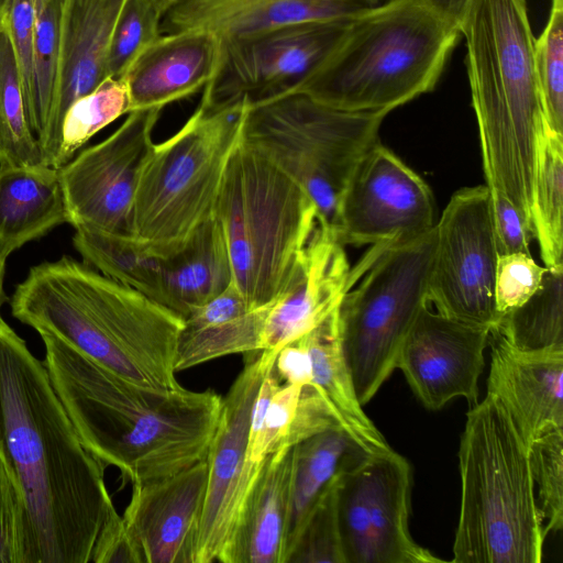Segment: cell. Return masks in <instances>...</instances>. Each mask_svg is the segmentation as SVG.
Returning a JSON list of instances; mask_svg holds the SVG:
<instances>
[{
    "label": "cell",
    "instance_id": "6da1fadb",
    "mask_svg": "<svg viewBox=\"0 0 563 563\" xmlns=\"http://www.w3.org/2000/svg\"><path fill=\"white\" fill-rule=\"evenodd\" d=\"M0 454L23 505V563H89L115 510L43 362L0 316Z\"/></svg>",
    "mask_w": 563,
    "mask_h": 563
},
{
    "label": "cell",
    "instance_id": "7a4b0ae2",
    "mask_svg": "<svg viewBox=\"0 0 563 563\" xmlns=\"http://www.w3.org/2000/svg\"><path fill=\"white\" fill-rule=\"evenodd\" d=\"M40 335L49 380L82 443L123 482L161 479L207 457L222 406L216 391L144 387Z\"/></svg>",
    "mask_w": 563,
    "mask_h": 563
},
{
    "label": "cell",
    "instance_id": "3957f363",
    "mask_svg": "<svg viewBox=\"0 0 563 563\" xmlns=\"http://www.w3.org/2000/svg\"><path fill=\"white\" fill-rule=\"evenodd\" d=\"M12 316L144 387L177 389L184 319L70 256L33 266L10 298Z\"/></svg>",
    "mask_w": 563,
    "mask_h": 563
},
{
    "label": "cell",
    "instance_id": "277c9868",
    "mask_svg": "<svg viewBox=\"0 0 563 563\" xmlns=\"http://www.w3.org/2000/svg\"><path fill=\"white\" fill-rule=\"evenodd\" d=\"M486 186L532 230L539 141L545 129L526 0H471L460 27ZM533 232V230H532Z\"/></svg>",
    "mask_w": 563,
    "mask_h": 563
},
{
    "label": "cell",
    "instance_id": "5b68a950",
    "mask_svg": "<svg viewBox=\"0 0 563 563\" xmlns=\"http://www.w3.org/2000/svg\"><path fill=\"white\" fill-rule=\"evenodd\" d=\"M460 36L420 0H385L347 23L297 92L345 111L389 113L434 89Z\"/></svg>",
    "mask_w": 563,
    "mask_h": 563
},
{
    "label": "cell",
    "instance_id": "8992f818",
    "mask_svg": "<svg viewBox=\"0 0 563 563\" xmlns=\"http://www.w3.org/2000/svg\"><path fill=\"white\" fill-rule=\"evenodd\" d=\"M455 563H540L547 538L529 446L492 395L473 405L459 449Z\"/></svg>",
    "mask_w": 563,
    "mask_h": 563
},
{
    "label": "cell",
    "instance_id": "52a82bcc",
    "mask_svg": "<svg viewBox=\"0 0 563 563\" xmlns=\"http://www.w3.org/2000/svg\"><path fill=\"white\" fill-rule=\"evenodd\" d=\"M213 216L224 232L233 283L249 307L275 302L318 224L310 196L241 135L228 159Z\"/></svg>",
    "mask_w": 563,
    "mask_h": 563
},
{
    "label": "cell",
    "instance_id": "ba28073f",
    "mask_svg": "<svg viewBox=\"0 0 563 563\" xmlns=\"http://www.w3.org/2000/svg\"><path fill=\"white\" fill-rule=\"evenodd\" d=\"M245 103H199L184 125L153 144L139 173L133 238L150 253L177 252L213 216L228 159L241 140Z\"/></svg>",
    "mask_w": 563,
    "mask_h": 563
},
{
    "label": "cell",
    "instance_id": "9c48e42d",
    "mask_svg": "<svg viewBox=\"0 0 563 563\" xmlns=\"http://www.w3.org/2000/svg\"><path fill=\"white\" fill-rule=\"evenodd\" d=\"M387 114L336 109L296 91L246 107L241 135L307 191L318 225L336 239L344 190L360 161L379 142Z\"/></svg>",
    "mask_w": 563,
    "mask_h": 563
},
{
    "label": "cell",
    "instance_id": "30bf717a",
    "mask_svg": "<svg viewBox=\"0 0 563 563\" xmlns=\"http://www.w3.org/2000/svg\"><path fill=\"white\" fill-rule=\"evenodd\" d=\"M435 229L386 249H371L351 268L339 308L343 355L362 406L396 369L401 343L428 301Z\"/></svg>",
    "mask_w": 563,
    "mask_h": 563
},
{
    "label": "cell",
    "instance_id": "8fae6325",
    "mask_svg": "<svg viewBox=\"0 0 563 563\" xmlns=\"http://www.w3.org/2000/svg\"><path fill=\"white\" fill-rule=\"evenodd\" d=\"M412 467L394 449L346 460L338 489L345 563H437L409 531Z\"/></svg>",
    "mask_w": 563,
    "mask_h": 563
},
{
    "label": "cell",
    "instance_id": "7c38bea8",
    "mask_svg": "<svg viewBox=\"0 0 563 563\" xmlns=\"http://www.w3.org/2000/svg\"><path fill=\"white\" fill-rule=\"evenodd\" d=\"M349 21H316L220 38L216 73L200 102L247 107L297 91L341 38Z\"/></svg>",
    "mask_w": 563,
    "mask_h": 563
},
{
    "label": "cell",
    "instance_id": "4fadbf2b",
    "mask_svg": "<svg viewBox=\"0 0 563 563\" xmlns=\"http://www.w3.org/2000/svg\"><path fill=\"white\" fill-rule=\"evenodd\" d=\"M434 229L429 303L449 318L496 329L500 320L495 301L498 254L488 187L454 192Z\"/></svg>",
    "mask_w": 563,
    "mask_h": 563
},
{
    "label": "cell",
    "instance_id": "5bb4252c",
    "mask_svg": "<svg viewBox=\"0 0 563 563\" xmlns=\"http://www.w3.org/2000/svg\"><path fill=\"white\" fill-rule=\"evenodd\" d=\"M162 110L129 112L107 139L59 168L69 224L133 238L137 177Z\"/></svg>",
    "mask_w": 563,
    "mask_h": 563
},
{
    "label": "cell",
    "instance_id": "9a60e30c",
    "mask_svg": "<svg viewBox=\"0 0 563 563\" xmlns=\"http://www.w3.org/2000/svg\"><path fill=\"white\" fill-rule=\"evenodd\" d=\"M434 201L427 183L377 142L353 172L339 209L336 240L385 249L427 233Z\"/></svg>",
    "mask_w": 563,
    "mask_h": 563
},
{
    "label": "cell",
    "instance_id": "2e32d148",
    "mask_svg": "<svg viewBox=\"0 0 563 563\" xmlns=\"http://www.w3.org/2000/svg\"><path fill=\"white\" fill-rule=\"evenodd\" d=\"M278 351L244 353V367L222 398L207 461L208 488L199 525L195 563L218 560L260 464L249 460L251 411L260 385Z\"/></svg>",
    "mask_w": 563,
    "mask_h": 563
},
{
    "label": "cell",
    "instance_id": "e0dca14e",
    "mask_svg": "<svg viewBox=\"0 0 563 563\" xmlns=\"http://www.w3.org/2000/svg\"><path fill=\"white\" fill-rule=\"evenodd\" d=\"M490 329L422 307L399 349L396 368L420 402L439 410L454 398L477 402Z\"/></svg>",
    "mask_w": 563,
    "mask_h": 563
},
{
    "label": "cell",
    "instance_id": "ac0fdd59",
    "mask_svg": "<svg viewBox=\"0 0 563 563\" xmlns=\"http://www.w3.org/2000/svg\"><path fill=\"white\" fill-rule=\"evenodd\" d=\"M208 477L206 457L172 476L132 484L122 519L142 563H195Z\"/></svg>",
    "mask_w": 563,
    "mask_h": 563
},
{
    "label": "cell",
    "instance_id": "d6986e66",
    "mask_svg": "<svg viewBox=\"0 0 563 563\" xmlns=\"http://www.w3.org/2000/svg\"><path fill=\"white\" fill-rule=\"evenodd\" d=\"M343 245L318 224L302 249L262 332V351H278L318 327L353 286Z\"/></svg>",
    "mask_w": 563,
    "mask_h": 563
},
{
    "label": "cell",
    "instance_id": "ffe728a7",
    "mask_svg": "<svg viewBox=\"0 0 563 563\" xmlns=\"http://www.w3.org/2000/svg\"><path fill=\"white\" fill-rule=\"evenodd\" d=\"M488 344L487 394L500 402L528 446L563 429V350L521 351L496 330Z\"/></svg>",
    "mask_w": 563,
    "mask_h": 563
},
{
    "label": "cell",
    "instance_id": "44dd1931",
    "mask_svg": "<svg viewBox=\"0 0 563 563\" xmlns=\"http://www.w3.org/2000/svg\"><path fill=\"white\" fill-rule=\"evenodd\" d=\"M378 0H172L159 34L207 31L220 38L251 35L289 24L349 21Z\"/></svg>",
    "mask_w": 563,
    "mask_h": 563
},
{
    "label": "cell",
    "instance_id": "7402d4cb",
    "mask_svg": "<svg viewBox=\"0 0 563 563\" xmlns=\"http://www.w3.org/2000/svg\"><path fill=\"white\" fill-rule=\"evenodd\" d=\"M124 1L63 0L56 98L43 150L46 165H55L67 109L108 78L109 42Z\"/></svg>",
    "mask_w": 563,
    "mask_h": 563
},
{
    "label": "cell",
    "instance_id": "603a6c76",
    "mask_svg": "<svg viewBox=\"0 0 563 563\" xmlns=\"http://www.w3.org/2000/svg\"><path fill=\"white\" fill-rule=\"evenodd\" d=\"M219 52L220 38L207 31L159 35L122 77L130 112L163 109L203 90L216 73Z\"/></svg>",
    "mask_w": 563,
    "mask_h": 563
},
{
    "label": "cell",
    "instance_id": "cb8c5ba5",
    "mask_svg": "<svg viewBox=\"0 0 563 563\" xmlns=\"http://www.w3.org/2000/svg\"><path fill=\"white\" fill-rule=\"evenodd\" d=\"M295 445L267 455L245 494L221 563H284Z\"/></svg>",
    "mask_w": 563,
    "mask_h": 563
},
{
    "label": "cell",
    "instance_id": "d4e9b609",
    "mask_svg": "<svg viewBox=\"0 0 563 563\" xmlns=\"http://www.w3.org/2000/svg\"><path fill=\"white\" fill-rule=\"evenodd\" d=\"M272 305L251 309L232 283L220 295L195 308L184 319L175 371L231 354L262 351V332Z\"/></svg>",
    "mask_w": 563,
    "mask_h": 563
},
{
    "label": "cell",
    "instance_id": "484cf974",
    "mask_svg": "<svg viewBox=\"0 0 563 563\" xmlns=\"http://www.w3.org/2000/svg\"><path fill=\"white\" fill-rule=\"evenodd\" d=\"M69 223L59 169L0 165V256Z\"/></svg>",
    "mask_w": 563,
    "mask_h": 563
},
{
    "label": "cell",
    "instance_id": "4316f807",
    "mask_svg": "<svg viewBox=\"0 0 563 563\" xmlns=\"http://www.w3.org/2000/svg\"><path fill=\"white\" fill-rule=\"evenodd\" d=\"M168 308L185 319L233 283L224 232L212 216L174 254L162 257Z\"/></svg>",
    "mask_w": 563,
    "mask_h": 563
},
{
    "label": "cell",
    "instance_id": "83f0119b",
    "mask_svg": "<svg viewBox=\"0 0 563 563\" xmlns=\"http://www.w3.org/2000/svg\"><path fill=\"white\" fill-rule=\"evenodd\" d=\"M301 338L311 362L312 385L329 402L344 431L367 453L391 450L356 395L341 347L338 309Z\"/></svg>",
    "mask_w": 563,
    "mask_h": 563
},
{
    "label": "cell",
    "instance_id": "f1b7e54d",
    "mask_svg": "<svg viewBox=\"0 0 563 563\" xmlns=\"http://www.w3.org/2000/svg\"><path fill=\"white\" fill-rule=\"evenodd\" d=\"M362 451L342 428L325 430L295 445L284 563L321 494L345 461Z\"/></svg>",
    "mask_w": 563,
    "mask_h": 563
},
{
    "label": "cell",
    "instance_id": "f546056e",
    "mask_svg": "<svg viewBox=\"0 0 563 563\" xmlns=\"http://www.w3.org/2000/svg\"><path fill=\"white\" fill-rule=\"evenodd\" d=\"M75 230L73 245L86 265L168 308L162 257L132 236L88 228Z\"/></svg>",
    "mask_w": 563,
    "mask_h": 563
},
{
    "label": "cell",
    "instance_id": "4dcf8cb0",
    "mask_svg": "<svg viewBox=\"0 0 563 563\" xmlns=\"http://www.w3.org/2000/svg\"><path fill=\"white\" fill-rule=\"evenodd\" d=\"M63 0H36L32 80L25 111L42 154L47 143L57 89Z\"/></svg>",
    "mask_w": 563,
    "mask_h": 563
},
{
    "label": "cell",
    "instance_id": "1f68e13d",
    "mask_svg": "<svg viewBox=\"0 0 563 563\" xmlns=\"http://www.w3.org/2000/svg\"><path fill=\"white\" fill-rule=\"evenodd\" d=\"M532 230L548 268L563 266V137L545 124L532 194Z\"/></svg>",
    "mask_w": 563,
    "mask_h": 563
},
{
    "label": "cell",
    "instance_id": "d6a6232c",
    "mask_svg": "<svg viewBox=\"0 0 563 563\" xmlns=\"http://www.w3.org/2000/svg\"><path fill=\"white\" fill-rule=\"evenodd\" d=\"M494 330L521 351L563 350V266L548 268L539 289Z\"/></svg>",
    "mask_w": 563,
    "mask_h": 563
},
{
    "label": "cell",
    "instance_id": "836d02e7",
    "mask_svg": "<svg viewBox=\"0 0 563 563\" xmlns=\"http://www.w3.org/2000/svg\"><path fill=\"white\" fill-rule=\"evenodd\" d=\"M37 164H45L44 157L27 122L14 48L0 25V165Z\"/></svg>",
    "mask_w": 563,
    "mask_h": 563
},
{
    "label": "cell",
    "instance_id": "e575fe53",
    "mask_svg": "<svg viewBox=\"0 0 563 563\" xmlns=\"http://www.w3.org/2000/svg\"><path fill=\"white\" fill-rule=\"evenodd\" d=\"M129 112L130 97L122 78L108 77L75 100L63 118L60 147L54 167H63L95 134Z\"/></svg>",
    "mask_w": 563,
    "mask_h": 563
},
{
    "label": "cell",
    "instance_id": "d590c367",
    "mask_svg": "<svg viewBox=\"0 0 563 563\" xmlns=\"http://www.w3.org/2000/svg\"><path fill=\"white\" fill-rule=\"evenodd\" d=\"M534 64L545 124L563 137V0H552L547 25L534 38Z\"/></svg>",
    "mask_w": 563,
    "mask_h": 563
},
{
    "label": "cell",
    "instance_id": "8d00e7d4",
    "mask_svg": "<svg viewBox=\"0 0 563 563\" xmlns=\"http://www.w3.org/2000/svg\"><path fill=\"white\" fill-rule=\"evenodd\" d=\"M162 9L156 0H125L107 53V77L121 79L134 59L159 34Z\"/></svg>",
    "mask_w": 563,
    "mask_h": 563
},
{
    "label": "cell",
    "instance_id": "74e56055",
    "mask_svg": "<svg viewBox=\"0 0 563 563\" xmlns=\"http://www.w3.org/2000/svg\"><path fill=\"white\" fill-rule=\"evenodd\" d=\"M341 470L310 511L287 563H345L338 518Z\"/></svg>",
    "mask_w": 563,
    "mask_h": 563
},
{
    "label": "cell",
    "instance_id": "f35d334b",
    "mask_svg": "<svg viewBox=\"0 0 563 563\" xmlns=\"http://www.w3.org/2000/svg\"><path fill=\"white\" fill-rule=\"evenodd\" d=\"M530 471L544 532L563 527V429L549 431L529 445Z\"/></svg>",
    "mask_w": 563,
    "mask_h": 563
},
{
    "label": "cell",
    "instance_id": "ab89813d",
    "mask_svg": "<svg viewBox=\"0 0 563 563\" xmlns=\"http://www.w3.org/2000/svg\"><path fill=\"white\" fill-rule=\"evenodd\" d=\"M547 269L530 253L498 255L495 301L499 316L525 303L541 286Z\"/></svg>",
    "mask_w": 563,
    "mask_h": 563
},
{
    "label": "cell",
    "instance_id": "60d3db41",
    "mask_svg": "<svg viewBox=\"0 0 563 563\" xmlns=\"http://www.w3.org/2000/svg\"><path fill=\"white\" fill-rule=\"evenodd\" d=\"M0 563H23V505L0 454Z\"/></svg>",
    "mask_w": 563,
    "mask_h": 563
},
{
    "label": "cell",
    "instance_id": "b9f144b4",
    "mask_svg": "<svg viewBox=\"0 0 563 563\" xmlns=\"http://www.w3.org/2000/svg\"><path fill=\"white\" fill-rule=\"evenodd\" d=\"M334 428L342 426L329 402L316 386L303 385L284 445H297L314 434Z\"/></svg>",
    "mask_w": 563,
    "mask_h": 563
},
{
    "label": "cell",
    "instance_id": "7bdbcfd3",
    "mask_svg": "<svg viewBox=\"0 0 563 563\" xmlns=\"http://www.w3.org/2000/svg\"><path fill=\"white\" fill-rule=\"evenodd\" d=\"M36 0H11L3 26L10 35L18 60L24 103H26L32 80V41L35 23Z\"/></svg>",
    "mask_w": 563,
    "mask_h": 563
},
{
    "label": "cell",
    "instance_id": "ee69618b",
    "mask_svg": "<svg viewBox=\"0 0 563 563\" xmlns=\"http://www.w3.org/2000/svg\"><path fill=\"white\" fill-rule=\"evenodd\" d=\"M490 201L497 254L530 253L533 232L520 212L499 194L490 192Z\"/></svg>",
    "mask_w": 563,
    "mask_h": 563
},
{
    "label": "cell",
    "instance_id": "f6af8a7d",
    "mask_svg": "<svg viewBox=\"0 0 563 563\" xmlns=\"http://www.w3.org/2000/svg\"><path fill=\"white\" fill-rule=\"evenodd\" d=\"M90 562L142 563L141 555L117 510L101 527L91 551Z\"/></svg>",
    "mask_w": 563,
    "mask_h": 563
},
{
    "label": "cell",
    "instance_id": "bcb514c9",
    "mask_svg": "<svg viewBox=\"0 0 563 563\" xmlns=\"http://www.w3.org/2000/svg\"><path fill=\"white\" fill-rule=\"evenodd\" d=\"M273 368L284 384L312 385L311 362L301 336L278 350Z\"/></svg>",
    "mask_w": 563,
    "mask_h": 563
},
{
    "label": "cell",
    "instance_id": "7dc6e473",
    "mask_svg": "<svg viewBox=\"0 0 563 563\" xmlns=\"http://www.w3.org/2000/svg\"><path fill=\"white\" fill-rule=\"evenodd\" d=\"M451 26L460 31L471 0H420Z\"/></svg>",
    "mask_w": 563,
    "mask_h": 563
},
{
    "label": "cell",
    "instance_id": "c3c4849f",
    "mask_svg": "<svg viewBox=\"0 0 563 563\" xmlns=\"http://www.w3.org/2000/svg\"><path fill=\"white\" fill-rule=\"evenodd\" d=\"M5 261L0 256V310L2 305L8 301V297L5 296L3 282H4V273H5ZM1 316V314H0Z\"/></svg>",
    "mask_w": 563,
    "mask_h": 563
},
{
    "label": "cell",
    "instance_id": "681fc988",
    "mask_svg": "<svg viewBox=\"0 0 563 563\" xmlns=\"http://www.w3.org/2000/svg\"><path fill=\"white\" fill-rule=\"evenodd\" d=\"M11 0H0V25L4 23Z\"/></svg>",
    "mask_w": 563,
    "mask_h": 563
},
{
    "label": "cell",
    "instance_id": "f907efd6",
    "mask_svg": "<svg viewBox=\"0 0 563 563\" xmlns=\"http://www.w3.org/2000/svg\"><path fill=\"white\" fill-rule=\"evenodd\" d=\"M156 1H157V3H158L159 8H161V9H162V11H163V9H164V8H165V7H166V5H167L172 0H156Z\"/></svg>",
    "mask_w": 563,
    "mask_h": 563
},
{
    "label": "cell",
    "instance_id": "816d5d0a",
    "mask_svg": "<svg viewBox=\"0 0 563 563\" xmlns=\"http://www.w3.org/2000/svg\"><path fill=\"white\" fill-rule=\"evenodd\" d=\"M378 1L380 2L382 0H378Z\"/></svg>",
    "mask_w": 563,
    "mask_h": 563
}]
</instances>
